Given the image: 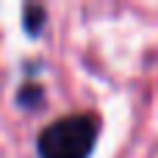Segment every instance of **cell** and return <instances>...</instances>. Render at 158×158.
I'll return each mask as SVG.
<instances>
[{
    "mask_svg": "<svg viewBox=\"0 0 158 158\" xmlns=\"http://www.w3.org/2000/svg\"><path fill=\"white\" fill-rule=\"evenodd\" d=\"M100 133V119L89 111L69 114L56 122H50L39 139L36 153L39 158H89Z\"/></svg>",
    "mask_w": 158,
    "mask_h": 158,
    "instance_id": "obj_1",
    "label": "cell"
},
{
    "mask_svg": "<svg viewBox=\"0 0 158 158\" xmlns=\"http://www.w3.org/2000/svg\"><path fill=\"white\" fill-rule=\"evenodd\" d=\"M22 25H25V31L31 33V36H39L42 33V28H44V22H47V14H44V8L42 6H25V11H22Z\"/></svg>",
    "mask_w": 158,
    "mask_h": 158,
    "instance_id": "obj_2",
    "label": "cell"
},
{
    "mask_svg": "<svg viewBox=\"0 0 158 158\" xmlns=\"http://www.w3.org/2000/svg\"><path fill=\"white\" fill-rule=\"evenodd\" d=\"M17 100H19V106H25V108H36V106H42L44 94H42L39 86H22V92H19Z\"/></svg>",
    "mask_w": 158,
    "mask_h": 158,
    "instance_id": "obj_3",
    "label": "cell"
}]
</instances>
